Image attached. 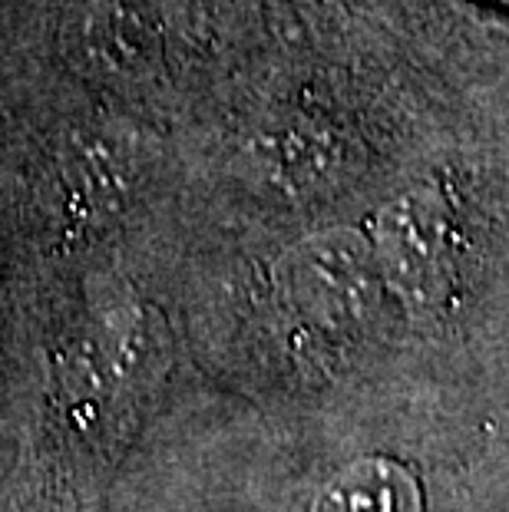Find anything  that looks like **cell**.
<instances>
[{
  "mask_svg": "<svg viewBox=\"0 0 509 512\" xmlns=\"http://www.w3.org/2000/svg\"><path fill=\"white\" fill-rule=\"evenodd\" d=\"M275 285L291 318L334 337L364 328L384 291L371 238L354 228H324L295 242L278 261Z\"/></svg>",
  "mask_w": 509,
  "mask_h": 512,
  "instance_id": "6da1fadb",
  "label": "cell"
},
{
  "mask_svg": "<svg viewBox=\"0 0 509 512\" xmlns=\"http://www.w3.org/2000/svg\"><path fill=\"white\" fill-rule=\"evenodd\" d=\"M371 248L384 288L407 308H433L457 281V228L437 189H407L387 202Z\"/></svg>",
  "mask_w": 509,
  "mask_h": 512,
  "instance_id": "7a4b0ae2",
  "label": "cell"
},
{
  "mask_svg": "<svg viewBox=\"0 0 509 512\" xmlns=\"http://www.w3.org/2000/svg\"><path fill=\"white\" fill-rule=\"evenodd\" d=\"M258 179L275 185L285 195H314L324 185H334L348 162L341 136L324 126L278 123L265 129L252 146Z\"/></svg>",
  "mask_w": 509,
  "mask_h": 512,
  "instance_id": "3957f363",
  "label": "cell"
},
{
  "mask_svg": "<svg viewBox=\"0 0 509 512\" xmlns=\"http://www.w3.org/2000/svg\"><path fill=\"white\" fill-rule=\"evenodd\" d=\"M311 512H420V486L407 466L364 456L321 489Z\"/></svg>",
  "mask_w": 509,
  "mask_h": 512,
  "instance_id": "277c9868",
  "label": "cell"
},
{
  "mask_svg": "<svg viewBox=\"0 0 509 512\" xmlns=\"http://www.w3.org/2000/svg\"><path fill=\"white\" fill-rule=\"evenodd\" d=\"M126 169L103 156L100 149H83L63 169V185H67V215H96L106 205L123 199Z\"/></svg>",
  "mask_w": 509,
  "mask_h": 512,
  "instance_id": "5b68a950",
  "label": "cell"
}]
</instances>
